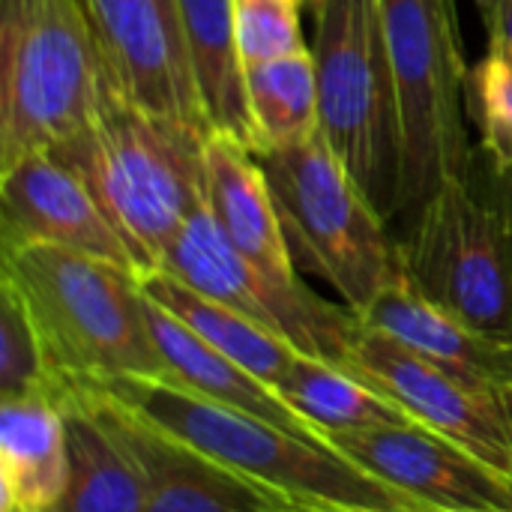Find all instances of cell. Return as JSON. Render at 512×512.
<instances>
[{"instance_id":"cell-1","label":"cell","mask_w":512,"mask_h":512,"mask_svg":"<svg viewBox=\"0 0 512 512\" xmlns=\"http://www.w3.org/2000/svg\"><path fill=\"white\" fill-rule=\"evenodd\" d=\"M207 138L141 108L105 72L93 120L48 153L87 183L147 276L162 267L168 246L204 204Z\"/></svg>"},{"instance_id":"cell-2","label":"cell","mask_w":512,"mask_h":512,"mask_svg":"<svg viewBox=\"0 0 512 512\" xmlns=\"http://www.w3.org/2000/svg\"><path fill=\"white\" fill-rule=\"evenodd\" d=\"M96 390L291 507L342 512L423 510L408 495L345 459L330 441H315L255 414L225 408L174 381L117 378Z\"/></svg>"},{"instance_id":"cell-3","label":"cell","mask_w":512,"mask_h":512,"mask_svg":"<svg viewBox=\"0 0 512 512\" xmlns=\"http://www.w3.org/2000/svg\"><path fill=\"white\" fill-rule=\"evenodd\" d=\"M0 279L18 291L60 387H99L117 378L168 381L138 273L27 243L0 249Z\"/></svg>"},{"instance_id":"cell-4","label":"cell","mask_w":512,"mask_h":512,"mask_svg":"<svg viewBox=\"0 0 512 512\" xmlns=\"http://www.w3.org/2000/svg\"><path fill=\"white\" fill-rule=\"evenodd\" d=\"M321 135L390 222L405 213V141L384 0L315 6Z\"/></svg>"},{"instance_id":"cell-5","label":"cell","mask_w":512,"mask_h":512,"mask_svg":"<svg viewBox=\"0 0 512 512\" xmlns=\"http://www.w3.org/2000/svg\"><path fill=\"white\" fill-rule=\"evenodd\" d=\"M102 75L75 0H0V171L78 135Z\"/></svg>"},{"instance_id":"cell-6","label":"cell","mask_w":512,"mask_h":512,"mask_svg":"<svg viewBox=\"0 0 512 512\" xmlns=\"http://www.w3.org/2000/svg\"><path fill=\"white\" fill-rule=\"evenodd\" d=\"M297 267L330 282L363 315L399 279V243L318 132L306 144L258 153Z\"/></svg>"},{"instance_id":"cell-7","label":"cell","mask_w":512,"mask_h":512,"mask_svg":"<svg viewBox=\"0 0 512 512\" xmlns=\"http://www.w3.org/2000/svg\"><path fill=\"white\" fill-rule=\"evenodd\" d=\"M402 111L405 213H417L441 186L474 183L465 126L468 78L456 0H384Z\"/></svg>"},{"instance_id":"cell-8","label":"cell","mask_w":512,"mask_h":512,"mask_svg":"<svg viewBox=\"0 0 512 512\" xmlns=\"http://www.w3.org/2000/svg\"><path fill=\"white\" fill-rule=\"evenodd\" d=\"M399 264L423 300L512 345V225L474 183H447L414 213Z\"/></svg>"},{"instance_id":"cell-9","label":"cell","mask_w":512,"mask_h":512,"mask_svg":"<svg viewBox=\"0 0 512 512\" xmlns=\"http://www.w3.org/2000/svg\"><path fill=\"white\" fill-rule=\"evenodd\" d=\"M159 270L282 336L306 357L348 363L360 315L318 297L303 279L279 282L267 276L222 234L204 204L186 219Z\"/></svg>"},{"instance_id":"cell-10","label":"cell","mask_w":512,"mask_h":512,"mask_svg":"<svg viewBox=\"0 0 512 512\" xmlns=\"http://www.w3.org/2000/svg\"><path fill=\"white\" fill-rule=\"evenodd\" d=\"M345 369L402 405L420 426L465 447L512 480V432L501 393L456 378L363 321Z\"/></svg>"},{"instance_id":"cell-11","label":"cell","mask_w":512,"mask_h":512,"mask_svg":"<svg viewBox=\"0 0 512 512\" xmlns=\"http://www.w3.org/2000/svg\"><path fill=\"white\" fill-rule=\"evenodd\" d=\"M111 81L141 108L213 135L177 0H75Z\"/></svg>"},{"instance_id":"cell-12","label":"cell","mask_w":512,"mask_h":512,"mask_svg":"<svg viewBox=\"0 0 512 512\" xmlns=\"http://www.w3.org/2000/svg\"><path fill=\"white\" fill-rule=\"evenodd\" d=\"M345 459L423 510L512 512V480L420 423L327 438Z\"/></svg>"},{"instance_id":"cell-13","label":"cell","mask_w":512,"mask_h":512,"mask_svg":"<svg viewBox=\"0 0 512 512\" xmlns=\"http://www.w3.org/2000/svg\"><path fill=\"white\" fill-rule=\"evenodd\" d=\"M81 390L135 462L144 486V512H282L291 507L177 435L123 408L102 390Z\"/></svg>"},{"instance_id":"cell-14","label":"cell","mask_w":512,"mask_h":512,"mask_svg":"<svg viewBox=\"0 0 512 512\" xmlns=\"http://www.w3.org/2000/svg\"><path fill=\"white\" fill-rule=\"evenodd\" d=\"M27 243L81 252L138 273L129 246L87 183L51 153H30L0 171V249Z\"/></svg>"},{"instance_id":"cell-15","label":"cell","mask_w":512,"mask_h":512,"mask_svg":"<svg viewBox=\"0 0 512 512\" xmlns=\"http://www.w3.org/2000/svg\"><path fill=\"white\" fill-rule=\"evenodd\" d=\"M204 171V207L210 210L222 234L267 276L279 282H300L258 156L234 138L213 132L204 147Z\"/></svg>"},{"instance_id":"cell-16","label":"cell","mask_w":512,"mask_h":512,"mask_svg":"<svg viewBox=\"0 0 512 512\" xmlns=\"http://www.w3.org/2000/svg\"><path fill=\"white\" fill-rule=\"evenodd\" d=\"M363 324L390 333L456 378L501 393L512 387V345L495 342L423 300L399 273L360 315Z\"/></svg>"},{"instance_id":"cell-17","label":"cell","mask_w":512,"mask_h":512,"mask_svg":"<svg viewBox=\"0 0 512 512\" xmlns=\"http://www.w3.org/2000/svg\"><path fill=\"white\" fill-rule=\"evenodd\" d=\"M69 480L57 390L0 405V512H54Z\"/></svg>"},{"instance_id":"cell-18","label":"cell","mask_w":512,"mask_h":512,"mask_svg":"<svg viewBox=\"0 0 512 512\" xmlns=\"http://www.w3.org/2000/svg\"><path fill=\"white\" fill-rule=\"evenodd\" d=\"M147 324H150L156 351L168 369V381H174L210 402H219L225 408L255 414L261 420L279 423V426L300 432L306 438H315V441H327L306 420H300L297 411L267 381L246 372L231 357L219 354L213 345H207L198 333H192L180 318H174L168 309H162L150 297H147Z\"/></svg>"},{"instance_id":"cell-19","label":"cell","mask_w":512,"mask_h":512,"mask_svg":"<svg viewBox=\"0 0 512 512\" xmlns=\"http://www.w3.org/2000/svg\"><path fill=\"white\" fill-rule=\"evenodd\" d=\"M177 6L210 129L258 156L261 141L249 111L246 63L237 45V0H177Z\"/></svg>"},{"instance_id":"cell-20","label":"cell","mask_w":512,"mask_h":512,"mask_svg":"<svg viewBox=\"0 0 512 512\" xmlns=\"http://www.w3.org/2000/svg\"><path fill=\"white\" fill-rule=\"evenodd\" d=\"M57 402L66 423L69 480L54 512H144L141 474L96 414L90 396L75 384H63Z\"/></svg>"},{"instance_id":"cell-21","label":"cell","mask_w":512,"mask_h":512,"mask_svg":"<svg viewBox=\"0 0 512 512\" xmlns=\"http://www.w3.org/2000/svg\"><path fill=\"white\" fill-rule=\"evenodd\" d=\"M276 393L306 420L321 438L360 432L375 426H405L417 423L402 405L375 390L366 378L351 369L297 354L285 378L276 384Z\"/></svg>"},{"instance_id":"cell-22","label":"cell","mask_w":512,"mask_h":512,"mask_svg":"<svg viewBox=\"0 0 512 512\" xmlns=\"http://www.w3.org/2000/svg\"><path fill=\"white\" fill-rule=\"evenodd\" d=\"M141 288L153 303H159L174 318H180L207 345H213L219 354L240 363L246 372L258 375L261 381H267L273 390L291 369L294 357L300 354L282 336H276V333L264 330L261 324L249 321L246 315L192 291L189 285L168 276L165 270H153V273L141 276Z\"/></svg>"},{"instance_id":"cell-23","label":"cell","mask_w":512,"mask_h":512,"mask_svg":"<svg viewBox=\"0 0 512 512\" xmlns=\"http://www.w3.org/2000/svg\"><path fill=\"white\" fill-rule=\"evenodd\" d=\"M249 111L261 153L306 144L321 132L318 69L312 48L246 69Z\"/></svg>"},{"instance_id":"cell-24","label":"cell","mask_w":512,"mask_h":512,"mask_svg":"<svg viewBox=\"0 0 512 512\" xmlns=\"http://www.w3.org/2000/svg\"><path fill=\"white\" fill-rule=\"evenodd\" d=\"M45 390H60V384L18 291L0 279V402Z\"/></svg>"},{"instance_id":"cell-25","label":"cell","mask_w":512,"mask_h":512,"mask_svg":"<svg viewBox=\"0 0 512 512\" xmlns=\"http://www.w3.org/2000/svg\"><path fill=\"white\" fill-rule=\"evenodd\" d=\"M468 105L483 135L492 168H512V51L489 45L486 57L471 69Z\"/></svg>"},{"instance_id":"cell-26","label":"cell","mask_w":512,"mask_h":512,"mask_svg":"<svg viewBox=\"0 0 512 512\" xmlns=\"http://www.w3.org/2000/svg\"><path fill=\"white\" fill-rule=\"evenodd\" d=\"M300 9L297 0H237V45L246 69L309 51Z\"/></svg>"},{"instance_id":"cell-27","label":"cell","mask_w":512,"mask_h":512,"mask_svg":"<svg viewBox=\"0 0 512 512\" xmlns=\"http://www.w3.org/2000/svg\"><path fill=\"white\" fill-rule=\"evenodd\" d=\"M477 9L489 33V45L512 51V0H477Z\"/></svg>"},{"instance_id":"cell-28","label":"cell","mask_w":512,"mask_h":512,"mask_svg":"<svg viewBox=\"0 0 512 512\" xmlns=\"http://www.w3.org/2000/svg\"><path fill=\"white\" fill-rule=\"evenodd\" d=\"M474 189H477L489 204H495L512 225V168L510 171H501V168H492V165H489V171H486L483 177L474 171Z\"/></svg>"},{"instance_id":"cell-29","label":"cell","mask_w":512,"mask_h":512,"mask_svg":"<svg viewBox=\"0 0 512 512\" xmlns=\"http://www.w3.org/2000/svg\"><path fill=\"white\" fill-rule=\"evenodd\" d=\"M501 402H504V411H507V420H510L512 432V387H504V390H501Z\"/></svg>"},{"instance_id":"cell-30","label":"cell","mask_w":512,"mask_h":512,"mask_svg":"<svg viewBox=\"0 0 512 512\" xmlns=\"http://www.w3.org/2000/svg\"><path fill=\"white\" fill-rule=\"evenodd\" d=\"M282 512H342V510H306V507H288Z\"/></svg>"},{"instance_id":"cell-31","label":"cell","mask_w":512,"mask_h":512,"mask_svg":"<svg viewBox=\"0 0 512 512\" xmlns=\"http://www.w3.org/2000/svg\"><path fill=\"white\" fill-rule=\"evenodd\" d=\"M297 3H300V6H312V9H315V6H318L321 0H297Z\"/></svg>"},{"instance_id":"cell-32","label":"cell","mask_w":512,"mask_h":512,"mask_svg":"<svg viewBox=\"0 0 512 512\" xmlns=\"http://www.w3.org/2000/svg\"><path fill=\"white\" fill-rule=\"evenodd\" d=\"M420 512H441V510H420Z\"/></svg>"}]
</instances>
